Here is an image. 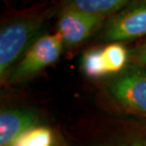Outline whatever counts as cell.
<instances>
[{
  "label": "cell",
  "instance_id": "1",
  "mask_svg": "<svg viewBox=\"0 0 146 146\" xmlns=\"http://www.w3.org/2000/svg\"><path fill=\"white\" fill-rule=\"evenodd\" d=\"M51 13L50 9L19 15L2 27L0 31V79L7 82L11 68L38 39V34Z\"/></svg>",
  "mask_w": 146,
  "mask_h": 146
},
{
  "label": "cell",
  "instance_id": "2",
  "mask_svg": "<svg viewBox=\"0 0 146 146\" xmlns=\"http://www.w3.org/2000/svg\"><path fill=\"white\" fill-rule=\"evenodd\" d=\"M63 46V38L58 33L39 37L10 73L7 81L21 84L33 78L59 59Z\"/></svg>",
  "mask_w": 146,
  "mask_h": 146
},
{
  "label": "cell",
  "instance_id": "3",
  "mask_svg": "<svg viewBox=\"0 0 146 146\" xmlns=\"http://www.w3.org/2000/svg\"><path fill=\"white\" fill-rule=\"evenodd\" d=\"M108 89L122 106L146 115V68L130 66L110 84Z\"/></svg>",
  "mask_w": 146,
  "mask_h": 146
},
{
  "label": "cell",
  "instance_id": "4",
  "mask_svg": "<svg viewBox=\"0 0 146 146\" xmlns=\"http://www.w3.org/2000/svg\"><path fill=\"white\" fill-rule=\"evenodd\" d=\"M146 35V1L130 4L106 24L104 40L119 43Z\"/></svg>",
  "mask_w": 146,
  "mask_h": 146
},
{
  "label": "cell",
  "instance_id": "5",
  "mask_svg": "<svg viewBox=\"0 0 146 146\" xmlns=\"http://www.w3.org/2000/svg\"><path fill=\"white\" fill-rule=\"evenodd\" d=\"M104 17L65 9L58 22V33L64 44L74 46L84 42L102 25Z\"/></svg>",
  "mask_w": 146,
  "mask_h": 146
},
{
  "label": "cell",
  "instance_id": "6",
  "mask_svg": "<svg viewBox=\"0 0 146 146\" xmlns=\"http://www.w3.org/2000/svg\"><path fill=\"white\" fill-rule=\"evenodd\" d=\"M38 121V114L33 109L1 111L0 146H11L20 136L36 127Z\"/></svg>",
  "mask_w": 146,
  "mask_h": 146
},
{
  "label": "cell",
  "instance_id": "7",
  "mask_svg": "<svg viewBox=\"0 0 146 146\" xmlns=\"http://www.w3.org/2000/svg\"><path fill=\"white\" fill-rule=\"evenodd\" d=\"M131 3L127 0H74L66 4L65 9L91 15L106 17L123 10Z\"/></svg>",
  "mask_w": 146,
  "mask_h": 146
},
{
  "label": "cell",
  "instance_id": "8",
  "mask_svg": "<svg viewBox=\"0 0 146 146\" xmlns=\"http://www.w3.org/2000/svg\"><path fill=\"white\" fill-rule=\"evenodd\" d=\"M102 56L107 74L121 71L128 59L126 48L119 43H111L103 48Z\"/></svg>",
  "mask_w": 146,
  "mask_h": 146
},
{
  "label": "cell",
  "instance_id": "9",
  "mask_svg": "<svg viewBox=\"0 0 146 146\" xmlns=\"http://www.w3.org/2000/svg\"><path fill=\"white\" fill-rule=\"evenodd\" d=\"M53 141L51 130L45 126H36L27 131L11 146H51Z\"/></svg>",
  "mask_w": 146,
  "mask_h": 146
},
{
  "label": "cell",
  "instance_id": "10",
  "mask_svg": "<svg viewBox=\"0 0 146 146\" xmlns=\"http://www.w3.org/2000/svg\"><path fill=\"white\" fill-rule=\"evenodd\" d=\"M82 69L87 77L91 79L102 78L107 74L102 56V48H91L83 55Z\"/></svg>",
  "mask_w": 146,
  "mask_h": 146
},
{
  "label": "cell",
  "instance_id": "11",
  "mask_svg": "<svg viewBox=\"0 0 146 146\" xmlns=\"http://www.w3.org/2000/svg\"><path fill=\"white\" fill-rule=\"evenodd\" d=\"M103 146H146V127L121 134Z\"/></svg>",
  "mask_w": 146,
  "mask_h": 146
},
{
  "label": "cell",
  "instance_id": "12",
  "mask_svg": "<svg viewBox=\"0 0 146 146\" xmlns=\"http://www.w3.org/2000/svg\"><path fill=\"white\" fill-rule=\"evenodd\" d=\"M129 58L136 66H146V42L133 48L129 53Z\"/></svg>",
  "mask_w": 146,
  "mask_h": 146
}]
</instances>
